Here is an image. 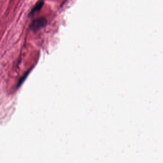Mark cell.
Wrapping results in <instances>:
<instances>
[{"mask_svg": "<svg viewBox=\"0 0 163 163\" xmlns=\"http://www.w3.org/2000/svg\"><path fill=\"white\" fill-rule=\"evenodd\" d=\"M46 20L44 17L36 19L31 23L30 29L33 31H37L44 28L46 26Z\"/></svg>", "mask_w": 163, "mask_h": 163, "instance_id": "obj_1", "label": "cell"}, {"mask_svg": "<svg viewBox=\"0 0 163 163\" xmlns=\"http://www.w3.org/2000/svg\"><path fill=\"white\" fill-rule=\"evenodd\" d=\"M29 72H27L26 73V75H24V76L20 79V81L18 82V86H20V85L22 84V83L24 82V81L25 80V79H26V77H27V76H28V75L29 74Z\"/></svg>", "mask_w": 163, "mask_h": 163, "instance_id": "obj_3", "label": "cell"}, {"mask_svg": "<svg viewBox=\"0 0 163 163\" xmlns=\"http://www.w3.org/2000/svg\"><path fill=\"white\" fill-rule=\"evenodd\" d=\"M43 5H44V0H43L41 1L38 2L30 12L29 16H32L33 15H34V14H35L37 12L39 11L41 9L42 7H43Z\"/></svg>", "mask_w": 163, "mask_h": 163, "instance_id": "obj_2", "label": "cell"}]
</instances>
